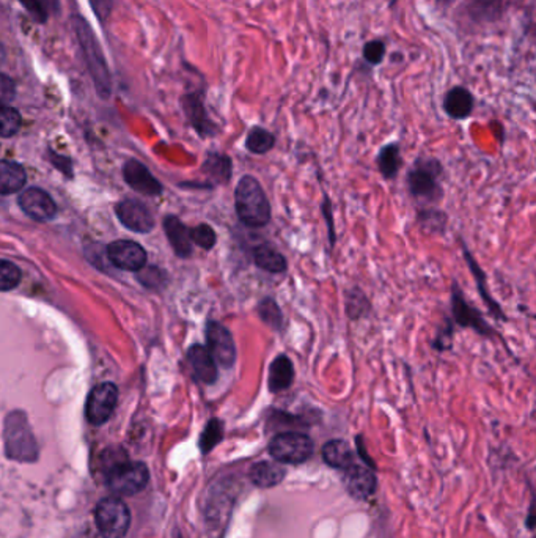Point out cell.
Segmentation results:
<instances>
[{"mask_svg":"<svg viewBox=\"0 0 536 538\" xmlns=\"http://www.w3.org/2000/svg\"><path fill=\"white\" fill-rule=\"evenodd\" d=\"M236 216L244 227L259 231L271 222V202L253 175H242L235 188Z\"/></svg>","mask_w":536,"mask_h":538,"instance_id":"obj_1","label":"cell"},{"mask_svg":"<svg viewBox=\"0 0 536 538\" xmlns=\"http://www.w3.org/2000/svg\"><path fill=\"white\" fill-rule=\"evenodd\" d=\"M71 25L79 46L82 49V55H84L91 80L97 87L99 97H110L112 78H110V70H108V61H106V55H104L103 48L99 44V40L95 35L90 24L84 18L74 16L71 19Z\"/></svg>","mask_w":536,"mask_h":538,"instance_id":"obj_2","label":"cell"},{"mask_svg":"<svg viewBox=\"0 0 536 538\" xmlns=\"http://www.w3.org/2000/svg\"><path fill=\"white\" fill-rule=\"evenodd\" d=\"M444 167L439 159L431 156L417 157L406 175V186L412 199L420 206L437 205L444 199V188L440 176Z\"/></svg>","mask_w":536,"mask_h":538,"instance_id":"obj_3","label":"cell"},{"mask_svg":"<svg viewBox=\"0 0 536 538\" xmlns=\"http://www.w3.org/2000/svg\"><path fill=\"white\" fill-rule=\"evenodd\" d=\"M106 485L108 490L117 496H133L144 490L148 480L150 471L140 461H129L125 458H115L104 467Z\"/></svg>","mask_w":536,"mask_h":538,"instance_id":"obj_4","label":"cell"},{"mask_svg":"<svg viewBox=\"0 0 536 538\" xmlns=\"http://www.w3.org/2000/svg\"><path fill=\"white\" fill-rule=\"evenodd\" d=\"M6 455L13 460L33 461L38 455L35 438L24 412H12L5 422Z\"/></svg>","mask_w":536,"mask_h":538,"instance_id":"obj_5","label":"cell"},{"mask_svg":"<svg viewBox=\"0 0 536 538\" xmlns=\"http://www.w3.org/2000/svg\"><path fill=\"white\" fill-rule=\"evenodd\" d=\"M95 523L103 538H123L131 526V512L120 497H104L95 508Z\"/></svg>","mask_w":536,"mask_h":538,"instance_id":"obj_6","label":"cell"},{"mask_svg":"<svg viewBox=\"0 0 536 538\" xmlns=\"http://www.w3.org/2000/svg\"><path fill=\"white\" fill-rule=\"evenodd\" d=\"M315 444L312 438L297 431H285L272 438L269 454L277 463L301 465L314 455Z\"/></svg>","mask_w":536,"mask_h":538,"instance_id":"obj_7","label":"cell"},{"mask_svg":"<svg viewBox=\"0 0 536 538\" xmlns=\"http://www.w3.org/2000/svg\"><path fill=\"white\" fill-rule=\"evenodd\" d=\"M450 304H452L453 320L458 326L463 329H472L478 335L488 337V339L497 335V331L489 325L488 321L484 320L482 312L465 299V291L459 287L456 280H453Z\"/></svg>","mask_w":536,"mask_h":538,"instance_id":"obj_8","label":"cell"},{"mask_svg":"<svg viewBox=\"0 0 536 538\" xmlns=\"http://www.w3.org/2000/svg\"><path fill=\"white\" fill-rule=\"evenodd\" d=\"M205 339V346L216 361L217 367H222L223 370L233 369L238 359L233 334L230 333L222 323L210 320L206 323Z\"/></svg>","mask_w":536,"mask_h":538,"instance_id":"obj_9","label":"cell"},{"mask_svg":"<svg viewBox=\"0 0 536 538\" xmlns=\"http://www.w3.org/2000/svg\"><path fill=\"white\" fill-rule=\"evenodd\" d=\"M118 400V391L112 382H103L91 389L85 405V416L91 425L108 422Z\"/></svg>","mask_w":536,"mask_h":538,"instance_id":"obj_10","label":"cell"},{"mask_svg":"<svg viewBox=\"0 0 536 538\" xmlns=\"http://www.w3.org/2000/svg\"><path fill=\"white\" fill-rule=\"evenodd\" d=\"M183 109L187 120L200 137H214L219 134L216 121H212L205 106V90H195L183 97Z\"/></svg>","mask_w":536,"mask_h":538,"instance_id":"obj_11","label":"cell"},{"mask_svg":"<svg viewBox=\"0 0 536 538\" xmlns=\"http://www.w3.org/2000/svg\"><path fill=\"white\" fill-rule=\"evenodd\" d=\"M108 260L125 271H139L146 263V252L137 242L118 240L108 248Z\"/></svg>","mask_w":536,"mask_h":538,"instance_id":"obj_12","label":"cell"},{"mask_svg":"<svg viewBox=\"0 0 536 538\" xmlns=\"http://www.w3.org/2000/svg\"><path fill=\"white\" fill-rule=\"evenodd\" d=\"M18 202L21 210L27 216L40 222H48L57 212V206L52 197L40 188L25 189L24 193L19 195Z\"/></svg>","mask_w":536,"mask_h":538,"instance_id":"obj_13","label":"cell"},{"mask_svg":"<svg viewBox=\"0 0 536 538\" xmlns=\"http://www.w3.org/2000/svg\"><path fill=\"white\" fill-rule=\"evenodd\" d=\"M117 216L121 224L129 231L137 233H148L155 227V219L151 216L150 210L140 203L139 200H123L117 205Z\"/></svg>","mask_w":536,"mask_h":538,"instance_id":"obj_14","label":"cell"},{"mask_svg":"<svg viewBox=\"0 0 536 538\" xmlns=\"http://www.w3.org/2000/svg\"><path fill=\"white\" fill-rule=\"evenodd\" d=\"M187 361L197 382H203L206 386L216 384L219 380V367L205 345L195 344L191 346L187 350Z\"/></svg>","mask_w":536,"mask_h":538,"instance_id":"obj_15","label":"cell"},{"mask_svg":"<svg viewBox=\"0 0 536 538\" xmlns=\"http://www.w3.org/2000/svg\"><path fill=\"white\" fill-rule=\"evenodd\" d=\"M461 248H463V255H465V263L469 267L472 276L476 280V288L482 297L483 303L486 304L489 314L494 316L495 320L508 321L503 308L501 304L495 301L494 297H491V291L488 288V278H486V272L483 271L482 267L478 265V261L474 259V255L470 254L469 249L465 246V241L461 240Z\"/></svg>","mask_w":536,"mask_h":538,"instance_id":"obj_16","label":"cell"},{"mask_svg":"<svg viewBox=\"0 0 536 538\" xmlns=\"http://www.w3.org/2000/svg\"><path fill=\"white\" fill-rule=\"evenodd\" d=\"M442 108L452 120H465L474 112L475 98L469 89H465L463 85H455L444 95Z\"/></svg>","mask_w":536,"mask_h":538,"instance_id":"obj_17","label":"cell"},{"mask_svg":"<svg viewBox=\"0 0 536 538\" xmlns=\"http://www.w3.org/2000/svg\"><path fill=\"white\" fill-rule=\"evenodd\" d=\"M123 175L127 180V184L137 191V193H144V195H159L163 193V186L161 183L157 182L155 176L151 175L150 170L145 167L144 164H140L136 159H131L125 164L123 169Z\"/></svg>","mask_w":536,"mask_h":538,"instance_id":"obj_18","label":"cell"},{"mask_svg":"<svg viewBox=\"0 0 536 538\" xmlns=\"http://www.w3.org/2000/svg\"><path fill=\"white\" fill-rule=\"evenodd\" d=\"M344 485L351 496L368 499L376 490V477L365 466L353 465L344 469Z\"/></svg>","mask_w":536,"mask_h":538,"instance_id":"obj_19","label":"cell"},{"mask_svg":"<svg viewBox=\"0 0 536 538\" xmlns=\"http://www.w3.org/2000/svg\"><path fill=\"white\" fill-rule=\"evenodd\" d=\"M296 378L295 363L288 354L280 353L269 365L268 373V389L271 393H280L288 391L293 386Z\"/></svg>","mask_w":536,"mask_h":538,"instance_id":"obj_20","label":"cell"},{"mask_svg":"<svg viewBox=\"0 0 536 538\" xmlns=\"http://www.w3.org/2000/svg\"><path fill=\"white\" fill-rule=\"evenodd\" d=\"M164 231L169 238L170 246L180 259H189L193 252V242L191 229L183 224L176 216L164 219Z\"/></svg>","mask_w":536,"mask_h":538,"instance_id":"obj_21","label":"cell"},{"mask_svg":"<svg viewBox=\"0 0 536 538\" xmlns=\"http://www.w3.org/2000/svg\"><path fill=\"white\" fill-rule=\"evenodd\" d=\"M253 263L255 267L271 274H284L288 269L287 257L271 244H259L253 249Z\"/></svg>","mask_w":536,"mask_h":538,"instance_id":"obj_22","label":"cell"},{"mask_svg":"<svg viewBox=\"0 0 536 538\" xmlns=\"http://www.w3.org/2000/svg\"><path fill=\"white\" fill-rule=\"evenodd\" d=\"M323 460L325 461V465L344 471L350 466L356 465V455L348 442L343 439H332L325 442L323 448Z\"/></svg>","mask_w":536,"mask_h":538,"instance_id":"obj_23","label":"cell"},{"mask_svg":"<svg viewBox=\"0 0 536 538\" xmlns=\"http://www.w3.org/2000/svg\"><path fill=\"white\" fill-rule=\"evenodd\" d=\"M202 170L212 183L227 184L231 182V176H233V161L229 155L212 152L206 156Z\"/></svg>","mask_w":536,"mask_h":538,"instance_id":"obj_24","label":"cell"},{"mask_svg":"<svg viewBox=\"0 0 536 538\" xmlns=\"http://www.w3.org/2000/svg\"><path fill=\"white\" fill-rule=\"evenodd\" d=\"M284 467L278 463H269V461H261L255 463L249 471V477L255 486L259 488H272L282 484L285 478Z\"/></svg>","mask_w":536,"mask_h":538,"instance_id":"obj_25","label":"cell"},{"mask_svg":"<svg viewBox=\"0 0 536 538\" xmlns=\"http://www.w3.org/2000/svg\"><path fill=\"white\" fill-rule=\"evenodd\" d=\"M376 164H378V169H380L382 178H386L389 182L395 180L403 167V156H401L400 144L392 142V144L382 146L376 156Z\"/></svg>","mask_w":536,"mask_h":538,"instance_id":"obj_26","label":"cell"},{"mask_svg":"<svg viewBox=\"0 0 536 538\" xmlns=\"http://www.w3.org/2000/svg\"><path fill=\"white\" fill-rule=\"evenodd\" d=\"M27 176L19 164L12 161H0V193L10 195L24 188Z\"/></svg>","mask_w":536,"mask_h":538,"instance_id":"obj_27","label":"cell"},{"mask_svg":"<svg viewBox=\"0 0 536 538\" xmlns=\"http://www.w3.org/2000/svg\"><path fill=\"white\" fill-rule=\"evenodd\" d=\"M344 307L346 315L353 321L368 318L373 312V306L370 297L365 295V291L361 287H351L350 290L344 293Z\"/></svg>","mask_w":536,"mask_h":538,"instance_id":"obj_28","label":"cell"},{"mask_svg":"<svg viewBox=\"0 0 536 538\" xmlns=\"http://www.w3.org/2000/svg\"><path fill=\"white\" fill-rule=\"evenodd\" d=\"M276 134L266 129L263 127H252L249 129L248 137H246V148L249 153L257 155V156H263L271 152L272 148L276 146Z\"/></svg>","mask_w":536,"mask_h":538,"instance_id":"obj_29","label":"cell"},{"mask_svg":"<svg viewBox=\"0 0 536 538\" xmlns=\"http://www.w3.org/2000/svg\"><path fill=\"white\" fill-rule=\"evenodd\" d=\"M257 314L259 320L265 323L266 326L271 327L276 333H282L285 329V315L282 307L272 297H265L257 306Z\"/></svg>","mask_w":536,"mask_h":538,"instance_id":"obj_30","label":"cell"},{"mask_svg":"<svg viewBox=\"0 0 536 538\" xmlns=\"http://www.w3.org/2000/svg\"><path fill=\"white\" fill-rule=\"evenodd\" d=\"M417 221L427 233H444L448 218L446 212H440L436 206H420L417 212Z\"/></svg>","mask_w":536,"mask_h":538,"instance_id":"obj_31","label":"cell"},{"mask_svg":"<svg viewBox=\"0 0 536 538\" xmlns=\"http://www.w3.org/2000/svg\"><path fill=\"white\" fill-rule=\"evenodd\" d=\"M470 18L478 21H497L502 14V0H467Z\"/></svg>","mask_w":536,"mask_h":538,"instance_id":"obj_32","label":"cell"},{"mask_svg":"<svg viewBox=\"0 0 536 538\" xmlns=\"http://www.w3.org/2000/svg\"><path fill=\"white\" fill-rule=\"evenodd\" d=\"M36 23H46L51 13L59 10V0H19Z\"/></svg>","mask_w":536,"mask_h":538,"instance_id":"obj_33","label":"cell"},{"mask_svg":"<svg viewBox=\"0 0 536 538\" xmlns=\"http://www.w3.org/2000/svg\"><path fill=\"white\" fill-rule=\"evenodd\" d=\"M223 438V422L221 419H212L210 422L206 423L203 433L200 436V448L203 454L212 452V448H216L219 442L222 441Z\"/></svg>","mask_w":536,"mask_h":538,"instance_id":"obj_34","label":"cell"},{"mask_svg":"<svg viewBox=\"0 0 536 538\" xmlns=\"http://www.w3.org/2000/svg\"><path fill=\"white\" fill-rule=\"evenodd\" d=\"M21 114L10 106H0V137H12L21 127Z\"/></svg>","mask_w":536,"mask_h":538,"instance_id":"obj_35","label":"cell"},{"mask_svg":"<svg viewBox=\"0 0 536 538\" xmlns=\"http://www.w3.org/2000/svg\"><path fill=\"white\" fill-rule=\"evenodd\" d=\"M386 42L380 40V38H376V40H370V42L363 44L362 57H363V61H367L370 67H378L386 59Z\"/></svg>","mask_w":536,"mask_h":538,"instance_id":"obj_36","label":"cell"},{"mask_svg":"<svg viewBox=\"0 0 536 538\" xmlns=\"http://www.w3.org/2000/svg\"><path fill=\"white\" fill-rule=\"evenodd\" d=\"M21 282V269L12 261L0 260V291L13 290Z\"/></svg>","mask_w":536,"mask_h":538,"instance_id":"obj_37","label":"cell"},{"mask_svg":"<svg viewBox=\"0 0 536 538\" xmlns=\"http://www.w3.org/2000/svg\"><path fill=\"white\" fill-rule=\"evenodd\" d=\"M191 238H193V244H197L203 250H212L217 242L216 231L212 225L208 224H199L191 229Z\"/></svg>","mask_w":536,"mask_h":538,"instance_id":"obj_38","label":"cell"},{"mask_svg":"<svg viewBox=\"0 0 536 538\" xmlns=\"http://www.w3.org/2000/svg\"><path fill=\"white\" fill-rule=\"evenodd\" d=\"M321 212H323V218H324L325 225H327L329 248L334 249L335 242H337V233H335V224H334V208H332V202L327 193H324V200L321 203Z\"/></svg>","mask_w":536,"mask_h":538,"instance_id":"obj_39","label":"cell"},{"mask_svg":"<svg viewBox=\"0 0 536 538\" xmlns=\"http://www.w3.org/2000/svg\"><path fill=\"white\" fill-rule=\"evenodd\" d=\"M14 95H16V87H14L12 78L0 73V106L12 103Z\"/></svg>","mask_w":536,"mask_h":538,"instance_id":"obj_40","label":"cell"},{"mask_svg":"<svg viewBox=\"0 0 536 538\" xmlns=\"http://www.w3.org/2000/svg\"><path fill=\"white\" fill-rule=\"evenodd\" d=\"M453 327L450 321H447L446 327L439 329V333L436 334V340L433 342V346L437 351H447L452 348Z\"/></svg>","mask_w":536,"mask_h":538,"instance_id":"obj_41","label":"cell"},{"mask_svg":"<svg viewBox=\"0 0 536 538\" xmlns=\"http://www.w3.org/2000/svg\"><path fill=\"white\" fill-rule=\"evenodd\" d=\"M89 2H90L91 8H93V12H95L99 21H106L110 12H112V6H114V0H89Z\"/></svg>","mask_w":536,"mask_h":538,"instance_id":"obj_42","label":"cell"},{"mask_svg":"<svg viewBox=\"0 0 536 538\" xmlns=\"http://www.w3.org/2000/svg\"><path fill=\"white\" fill-rule=\"evenodd\" d=\"M456 0H436V5L439 8H450Z\"/></svg>","mask_w":536,"mask_h":538,"instance_id":"obj_43","label":"cell"},{"mask_svg":"<svg viewBox=\"0 0 536 538\" xmlns=\"http://www.w3.org/2000/svg\"><path fill=\"white\" fill-rule=\"evenodd\" d=\"M5 61V49H4V44L0 42V63H4Z\"/></svg>","mask_w":536,"mask_h":538,"instance_id":"obj_44","label":"cell"}]
</instances>
